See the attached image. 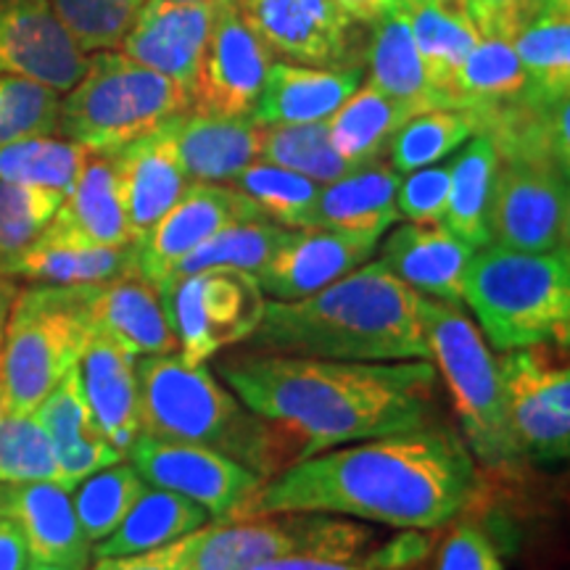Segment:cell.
<instances>
[{"instance_id": "cell-1", "label": "cell", "mask_w": 570, "mask_h": 570, "mask_svg": "<svg viewBox=\"0 0 570 570\" xmlns=\"http://www.w3.org/2000/svg\"><path fill=\"white\" fill-rule=\"evenodd\" d=\"M475 483L470 449L428 423L298 460L262 483L230 520L325 512L428 531L465 510Z\"/></svg>"}, {"instance_id": "cell-2", "label": "cell", "mask_w": 570, "mask_h": 570, "mask_svg": "<svg viewBox=\"0 0 570 570\" xmlns=\"http://www.w3.org/2000/svg\"><path fill=\"white\" fill-rule=\"evenodd\" d=\"M217 370L246 410L281 428L294 462L431 423V360L346 362L248 352L225 356Z\"/></svg>"}, {"instance_id": "cell-3", "label": "cell", "mask_w": 570, "mask_h": 570, "mask_svg": "<svg viewBox=\"0 0 570 570\" xmlns=\"http://www.w3.org/2000/svg\"><path fill=\"white\" fill-rule=\"evenodd\" d=\"M248 352L346 362L431 360L423 296L377 262H365L317 294L265 304Z\"/></svg>"}, {"instance_id": "cell-4", "label": "cell", "mask_w": 570, "mask_h": 570, "mask_svg": "<svg viewBox=\"0 0 570 570\" xmlns=\"http://www.w3.org/2000/svg\"><path fill=\"white\" fill-rule=\"evenodd\" d=\"M135 377L140 433L214 449L262 481L291 465L281 431L219 386L206 365L190 367L177 354H148L135 360Z\"/></svg>"}, {"instance_id": "cell-5", "label": "cell", "mask_w": 570, "mask_h": 570, "mask_svg": "<svg viewBox=\"0 0 570 570\" xmlns=\"http://www.w3.org/2000/svg\"><path fill=\"white\" fill-rule=\"evenodd\" d=\"M462 302L470 304L481 336L497 352L525 346H568L570 256L568 248L529 254L487 244L475 248Z\"/></svg>"}, {"instance_id": "cell-6", "label": "cell", "mask_w": 570, "mask_h": 570, "mask_svg": "<svg viewBox=\"0 0 570 570\" xmlns=\"http://www.w3.org/2000/svg\"><path fill=\"white\" fill-rule=\"evenodd\" d=\"M92 285H32L13 298L0 333L3 415H32L80 365L92 338Z\"/></svg>"}, {"instance_id": "cell-7", "label": "cell", "mask_w": 570, "mask_h": 570, "mask_svg": "<svg viewBox=\"0 0 570 570\" xmlns=\"http://www.w3.org/2000/svg\"><path fill=\"white\" fill-rule=\"evenodd\" d=\"M190 111V92L117 48L96 51L67 98L59 132L88 154H114Z\"/></svg>"}, {"instance_id": "cell-8", "label": "cell", "mask_w": 570, "mask_h": 570, "mask_svg": "<svg viewBox=\"0 0 570 570\" xmlns=\"http://www.w3.org/2000/svg\"><path fill=\"white\" fill-rule=\"evenodd\" d=\"M423 325L428 354L452 391L470 454L491 468H512L520 454L510 436L499 367L487 338L462 304L439 298L423 296Z\"/></svg>"}, {"instance_id": "cell-9", "label": "cell", "mask_w": 570, "mask_h": 570, "mask_svg": "<svg viewBox=\"0 0 570 570\" xmlns=\"http://www.w3.org/2000/svg\"><path fill=\"white\" fill-rule=\"evenodd\" d=\"M177 356L185 365H206L219 348L246 344L265 315V291L252 273L204 269L156 283Z\"/></svg>"}, {"instance_id": "cell-10", "label": "cell", "mask_w": 570, "mask_h": 570, "mask_svg": "<svg viewBox=\"0 0 570 570\" xmlns=\"http://www.w3.org/2000/svg\"><path fill=\"white\" fill-rule=\"evenodd\" d=\"M504 415L520 460L560 462L570 452V370L547 352L525 346L497 362Z\"/></svg>"}, {"instance_id": "cell-11", "label": "cell", "mask_w": 570, "mask_h": 570, "mask_svg": "<svg viewBox=\"0 0 570 570\" xmlns=\"http://www.w3.org/2000/svg\"><path fill=\"white\" fill-rule=\"evenodd\" d=\"M568 173L554 164L499 159L489 198L491 244L547 254L568 248Z\"/></svg>"}, {"instance_id": "cell-12", "label": "cell", "mask_w": 570, "mask_h": 570, "mask_svg": "<svg viewBox=\"0 0 570 570\" xmlns=\"http://www.w3.org/2000/svg\"><path fill=\"white\" fill-rule=\"evenodd\" d=\"M130 465L148 487L183 494L202 504L214 523H225L262 487L259 475L214 449L140 433L127 449Z\"/></svg>"}, {"instance_id": "cell-13", "label": "cell", "mask_w": 570, "mask_h": 570, "mask_svg": "<svg viewBox=\"0 0 570 570\" xmlns=\"http://www.w3.org/2000/svg\"><path fill=\"white\" fill-rule=\"evenodd\" d=\"M269 63L273 51L246 24L235 0L219 6L190 90V111L209 117H252Z\"/></svg>"}, {"instance_id": "cell-14", "label": "cell", "mask_w": 570, "mask_h": 570, "mask_svg": "<svg viewBox=\"0 0 570 570\" xmlns=\"http://www.w3.org/2000/svg\"><path fill=\"white\" fill-rule=\"evenodd\" d=\"M267 219L252 198L227 183H190L173 209L135 246V269L154 285L209 235L235 223Z\"/></svg>"}, {"instance_id": "cell-15", "label": "cell", "mask_w": 570, "mask_h": 570, "mask_svg": "<svg viewBox=\"0 0 570 570\" xmlns=\"http://www.w3.org/2000/svg\"><path fill=\"white\" fill-rule=\"evenodd\" d=\"M88 59L51 0H0V75L30 77L67 92L85 75Z\"/></svg>"}, {"instance_id": "cell-16", "label": "cell", "mask_w": 570, "mask_h": 570, "mask_svg": "<svg viewBox=\"0 0 570 570\" xmlns=\"http://www.w3.org/2000/svg\"><path fill=\"white\" fill-rule=\"evenodd\" d=\"M217 9L190 0H146L119 42V51L190 92Z\"/></svg>"}, {"instance_id": "cell-17", "label": "cell", "mask_w": 570, "mask_h": 570, "mask_svg": "<svg viewBox=\"0 0 570 570\" xmlns=\"http://www.w3.org/2000/svg\"><path fill=\"white\" fill-rule=\"evenodd\" d=\"M269 51L315 67H346L348 21L336 0H235Z\"/></svg>"}, {"instance_id": "cell-18", "label": "cell", "mask_w": 570, "mask_h": 570, "mask_svg": "<svg viewBox=\"0 0 570 570\" xmlns=\"http://www.w3.org/2000/svg\"><path fill=\"white\" fill-rule=\"evenodd\" d=\"M375 248L377 240L373 238H356L323 227H302L288 233V238L254 277L269 298L296 302L365 265Z\"/></svg>"}, {"instance_id": "cell-19", "label": "cell", "mask_w": 570, "mask_h": 570, "mask_svg": "<svg viewBox=\"0 0 570 570\" xmlns=\"http://www.w3.org/2000/svg\"><path fill=\"white\" fill-rule=\"evenodd\" d=\"M173 127L175 122L164 125L146 138L109 154L122 188L127 225L135 244L180 202L190 185L177 154Z\"/></svg>"}, {"instance_id": "cell-20", "label": "cell", "mask_w": 570, "mask_h": 570, "mask_svg": "<svg viewBox=\"0 0 570 570\" xmlns=\"http://www.w3.org/2000/svg\"><path fill=\"white\" fill-rule=\"evenodd\" d=\"M473 254V246L449 233L441 223H407L383 240L375 262L420 296L462 304L465 273Z\"/></svg>"}, {"instance_id": "cell-21", "label": "cell", "mask_w": 570, "mask_h": 570, "mask_svg": "<svg viewBox=\"0 0 570 570\" xmlns=\"http://www.w3.org/2000/svg\"><path fill=\"white\" fill-rule=\"evenodd\" d=\"M0 515L19 525L35 562L88 568L90 541L80 529L71 491L61 483H0Z\"/></svg>"}, {"instance_id": "cell-22", "label": "cell", "mask_w": 570, "mask_h": 570, "mask_svg": "<svg viewBox=\"0 0 570 570\" xmlns=\"http://www.w3.org/2000/svg\"><path fill=\"white\" fill-rule=\"evenodd\" d=\"M92 336L109 338L127 354H175L177 341L164 312L159 288L135 265L109 283H96L90 294Z\"/></svg>"}, {"instance_id": "cell-23", "label": "cell", "mask_w": 570, "mask_h": 570, "mask_svg": "<svg viewBox=\"0 0 570 570\" xmlns=\"http://www.w3.org/2000/svg\"><path fill=\"white\" fill-rule=\"evenodd\" d=\"M362 67H302L273 61L252 119L259 127L325 122L362 85Z\"/></svg>"}, {"instance_id": "cell-24", "label": "cell", "mask_w": 570, "mask_h": 570, "mask_svg": "<svg viewBox=\"0 0 570 570\" xmlns=\"http://www.w3.org/2000/svg\"><path fill=\"white\" fill-rule=\"evenodd\" d=\"M399 180L402 175L391 167V161L375 159L338 180L320 185L309 227L381 240L383 233L402 219L396 209Z\"/></svg>"}, {"instance_id": "cell-25", "label": "cell", "mask_w": 570, "mask_h": 570, "mask_svg": "<svg viewBox=\"0 0 570 570\" xmlns=\"http://www.w3.org/2000/svg\"><path fill=\"white\" fill-rule=\"evenodd\" d=\"M80 386L98 433L127 458V449L140 436V399L135 377V356L92 336L80 365Z\"/></svg>"}, {"instance_id": "cell-26", "label": "cell", "mask_w": 570, "mask_h": 570, "mask_svg": "<svg viewBox=\"0 0 570 570\" xmlns=\"http://www.w3.org/2000/svg\"><path fill=\"white\" fill-rule=\"evenodd\" d=\"M35 415L53 441L59 483L69 491L96 470L125 460V454L114 449L92 423L77 367H71L59 381V386L42 399Z\"/></svg>"}, {"instance_id": "cell-27", "label": "cell", "mask_w": 570, "mask_h": 570, "mask_svg": "<svg viewBox=\"0 0 570 570\" xmlns=\"http://www.w3.org/2000/svg\"><path fill=\"white\" fill-rule=\"evenodd\" d=\"M46 230L85 246L122 248L135 244L109 154H88L75 188L63 196Z\"/></svg>"}, {"instance_id": "cell-28", "label": "cell", "mask_w": 570, "mask_h": 570, "mask_svg": "<svg viewBox=\"0 0 570 570\" xmlns=\"http://www.w3.org/2000/svg\"><path fill=\"white\" fill-rule=\"evenodd\" d=\"M175 146L190 183H230L259 161L262 127L252 117L183 114L175 119Z\"/></svg>"}, {"instance_id": "cell-29", "label": "cell", "mask_w": 570, "mask_h": 570, "mask_svg": "<svg viewBox=\"0 0 570 570\" xmlns=\"http://www.w3.org/2000/svg\"><path fill=\"white\" fill-rule=\"evenodd\" d=\"M302 533L291 512L227 520L196 531L188 570H254L262 562L302 554Z\"/></svg>"}, {"instance_id": "cell-30", "label": "cell", "mask_w": 570, "mask_h": 570, "mask_svg": "<svg viewBox=\"0 0 570 570\" xmlns=\"http://www.w3.org/2000/svg\"><path fill=\"white\" fill-rule=\"evenodd\" d=\"M370 27H373L367 46L370 85L417 114L444 109L420 61L404 6L394 0V6Z\"/></svg>"}, {"instance_id": "cell-31", "label": "cell", "mask_w": 570, "mask_h": 570, "mask_svg": "<svg viewBox=\"0 0 570 570\" xmlns=\"http://www.w3.org/2000/svg\"><path fill=\"white\" fill-rule=\"evenodd\" d=\"M525 71V98L552 106L570 96V0H539L512 38Z\"/></svg>"}, {"instance_id": "cell-32", "label": "cell", "mask_w": 570, "mask_h": 570, "mask_svg": "<svg viewBox=\"0 0 570 570\" xmlns=\"http://www.w3.org/2000/svg\"><path fill=\"white\" fill-rule=\"evenodd\" d=\"M209 523V515L194 499L159 487H142L122 523L96 544V558H122L159 550Z\"/></svg>"}, {"instance_id": "cell-33", "label": "cell", "mask_w": 570, "mask_h": 570, "mask_svg": "<svg viewBox=\"0 0 570 570\" xmlns=\"http://www.w3.org/2000/svg\"><path fill=\"white\" fill-rule=\"evenodd\" d=\"M135 265V246H85L48 230L9 267V277L40 285L109 283Z\"/></svg>"}, {"instance_id": "cell-34", "label": "cell", "mask_w": 570, "mask_h": 570, "mask_svg": "<svg viewBox=\"0 0 570 570\" xmlns=\"http://www.w3.org/2000/svg\"><path fill=\"white\" fill-rule=\"evenodd\" d=\"M407 13L412 40L423 61L428 80L449 109V82L470 48L481 40L465 6L439 3V0H399Z\"/></svg>"}, {"instance_id": "cell-35", "label": "cell", "mask_w": 570, "mask_h": 570, "mask_svg": "<svg viewBox=\"0 0 570 570\" xmlns=\"http://www.w3.org/2000/svg\"><path fill=\"white\" fill-rule=\"evenodd\" d=\"M497 167V148L487 135H473L465 148L454 156V161H449L452 177H449V196L441 225L473 248L491 244L489 198Z\"/></svg>"}, {"instance_id": "cell-36", "label": "cell", "mask_w": 570, "mask_h": 570, "mask_svg": "<svg viewBox=\"0 0 570 570\" xmlns=\"http://www.w3.org/2000/svg\"><path fill=\"white\" fill-rule=\"evenodd\" d=\"M410 106L394 101L373 85H360L331 117L325 119L333 148L352 164L383 159L394 132L415 117Z\"/></svg>"}, {"instance_id": "cell-37", "label": "cell", "mask_w": 570, "mask_h": 570, "mask_svg": "<svg viewBox=\"0 0 570 570\" xmlns=\"http://www.w3.org/2000/svg\"><path fill=\"white\" fill-rule=\"evenodd\" d=\"M525 96V71L515 46L502 38H481L449 82V109H473Z\"/></svg>"}, {"instance_id": "cell-38", "label": "cell", "mask_w": 570, "mask_h": 570, "mask_svg": "<svg viewBox=\"0 0 570 570\" xmlns=\"http://www.w3.org/2000/svg\"><path fill=\"white\" fill-rule=\"evenodd\" d=\"M479 135V119L470 109H431L410 117L389 142L391 167L402 173L431 167Z\"/></svg>"}, {"instance_id": "cell-39", "label": "cell", "mask_w": 570, "mask_h": 570, "mask_svg": "<svg viewBox=\"0 0 570 570\" xmlns=\"http://www.w3.org/2000/svg\"><path fill=\"white\" fill-rule=\"evenodd\" d=\"M288 233L291 227L275 225L269 219L227 225L177 262L167 277L204 273V269H240V273L256 275L288 238Z\"/></svg>"}, {"instance_id": "cell-40", "label": "cell", "mask_w": 570, "mask_h": 570, "mask_svg": "<svg viewBox=\"0 0 570 570\" xmlns=\"http://www.w3.org/2000/svg\"><path fill=\"white\" fill-rule=\"evenodd\" d=\"M259 161L298 173L317 185H327L354 173L362 164H352L333 148L325 122L262 127Z\"/></svg>"}, {"instance_id": "cell-41", "label": "cell", "mask_w": 570, "mask_h": 570, "mask_svg": "<svg viewBox=\"0 0 570 570\" xmlns=\"http://www.w3.org/2000/svg\"><path fill=\"white\" fill-rule=\"evenodd\" d=\"M88 151L67 138H24L0 146V180L40 185L67 196L80 177Z\"/></svg>"}, {"instance_id": "cell-42", "label": "cell", "mask_w": 570, "mask_h": 570, "mask_svg": "<svg viewBox=\"0 0 570 570\" xmlns=\"http://www.w3.org/2000/svg\"><path fill=\"white\" fill-rule=\"evenodd\" d=\"M227 185L252 198L269 223L291 227V230L309 227L312 206L320 194L315 180L267 161L248 164L244 173L235 175Z\"/></svg>"}, {"instance_id": "cell-43", "label": "cell", "mask_w": 570, "mask_h": 570, "mask_svg": "<svg viewBox=\"0 0 570 570\" xmlns=\"http://www.w3.org/2000/svg\"><path fill=\"white\" fill-rule=\"evenodd\" d=\"M142 487H146V481L140 479L138 470L130 462H117V465L96 470L88 479L77 483L71 489V502H75L85 539L90 544H98V541L109 537L122 523V518L132 508Z\"/></svg>"}, {"instance_id": "cell-44", "label": "cell", "mask_w": 570, "mask_h": 570, "mask_svg": "<svg viewBox=\"0 0 570 570\" xmlns=\"http://www.w3.org/2000/svg\"><path fill=\"white\" fill-rule=\"evenodd\" d=\"M61 202L59 190L0 180V273H9L13 262L40 238Z\"/></svg>"}, {"instance_id": "cell-45", "label": "cell", "mask_w": 570, "mask_h": 570, "mask_svg": "<svg viewBox=\"0 0 570 570\" xmlns=\"http://www.w3.org/2000/svg\"><path fill=\"white\" fill-rule=\"evenodd\" d=\"M59 483L53 441L38 415H3L0 420V483Z\"/></svg>"}, {"instance_id": "cell-46", "label": "cell", "mask_w": 570, "mask_h": 570, "mask_svg": "<svg viewBox=\"0 0 570 570\" xmlns=\"http://www.w3.org/2000/svg\"><path fill=\"white\" fill-rule=\"evenodd\" d=\"M61 92L30 77L0 75V146L59 132Z\"/></svg>"}, {"instance_id": "cell-47", "label": "cell", "mask_w": 570, "mask_h": 570, "mask_svg": "<svg viewBox=\"0 0 570 570\" xmlns=\"http://www.w3.org/2000/svg\"><path fill=\"white\" fill-rule=\"evenodd\" d=\"M61 24L85 53L119 48L146 0H51Z\"/></svg>"}, {"instance_id": "cell-48", "label": "cell", "mask_w": 570, "mask_h": 570, "mask_svg": "<svg viewBox=\"0 0 570 570\" xmlns=\"http://www.w3.org/2000/svg\"><path fill=\"white\" fill-rule=\"evenodd\" d=\"M449 177H452L449 164H431V167L407 173L396 188L399 217L415 225L441 223L446 209Z\"/></svg>"}, {"instance_id": "cell-49", "label": "cell", "mask_w": 570, "mask_h": 570, "mask_svg": "<svg viewBox=\"0 0 570 570\" xmlns=\"http://www.w3.org/2000/svg\"><path fill=\"white\" fill-rule=\"evenodd\" d=\"M436 570H504L494 541L473 523H462L449 533L439 552Z\"/></svg>"}, {"instance_id": "cell-50", "label": "cell", "mask_w": 570, "mask_h": 570, "mask_svg": "<svg viewBox=\"0 0 570 570\" xmlns=\"http://www.w3.org/2000/svg\"><path fill=\"white\" fill-rule=\"evenodd\" d=\"M539 0H465V9L481 38L510 40L537 11Z\"/></svg>"}, {"instance_id": "cell-51", "label": "cell", "mask_w": 570, "mask_h": 570, "mask_svg": "<svg viewBox=\"0 0 570 570\" xmlns=\"http://www.w3.org/2000/svg\"><path fill=\"white\" fill-rule=\"evenodd\" d=\"M194 537L196 531L151 552L122 554V558H96L92 570H188V554L190 547H194Z\"/></svg>"}, {"instance_id": "cell-52", "label": "cell", "mask_w": 570, "mask_h": 570, "mask_svg": "<svg viewBox=\"0 0 570 570\" xmlns=\"http://www.w3.org/2000/svg\"><path fill=\"white\" fill-rule=\"evenodd\" d=\"M431 544H428L425 537L420 533H404L394 541H389L386 547H381L377 552H370L365 560L367 570H399L407 568L412 562L423 560Z\"/></svg>"}, {"instance_id": "cell-53", "label": "cell", "mask_w": 570, "mask_h": 570, "mask_svg": "<svg viewBox=\"0 0 570 570\" xmlns=\"http://www.w3.org/2000/svg\"><path fill=\"white\" fill-rule=\"evenodd\" d=\"M30 562L32 558L24 533L13 520L0 515V570H27Z\"/></svg>"}, {"instance_id": "cell-54", "label": "cell", "mask_w": 570, "mask_h": 570, "mask_svg": "<svg viewBox=\"0 0 570 570\" xmlns=\"http://www.w3.org/2000/svg\"><path fill=\"white\" fill-rule=\"evenodd\" d=\"M254 570H367L365 562L354 560H327V558H315V554H283V558L267 560Z\"/></svg>"}, {"instance_id": "cell-55", "label": "cell", "mask_w": 570, "mask_h": 570, "mask_svg": "<svg viewBox=\"0 0 570 570\" xmlns=\"http://www.w3.org/2000/svg\"><path fill=\"white\" fill-rule=\"evenodd\" d=\"M336 6L352 24H373L394 6V0H336Z\"/></svg>"}, {"instance_id": "cell-56", "label": "cell", "mask_w": 570, "mask_h": 570, "mask_svg": "<svg viewBox=\"0 0 570 570\" xmlns=\"http://www.w3.org/2000/svg\"><path fill=\"white\" fill-rule=\"evenodd\" d=\"M19 288L17 283H13V277H6L0 273V333H3V325H6V317H9L11 312V304L13 298H17Z\"/></svg>"}, {"instance_id": "cell-57", "label": "cell", "mask_w": 570, "mask_h": 570, "mask_svg": "<svg viewBox=\"0 0 570 570\" xmlns=\"http://www.w3.org/2000/svg\"><path fill=\"white\" fill-rule=\"evenodd\" d=\"M27 570H85V568H77V566H59V562H30V568Z\"/></svg>"}, {"instance_id": "cell-58", "label": "cell", "mask_w": 570, "mask_h": 570, "mask_svg": "<svg viewBox=\"0 0 570 570\" xmlns=\"http://www.w3.org/2000/svg\"><path fill=\"white\" fill-rule=\"evenodd\" d=\"M190 3H212V6H225V3H233V0H190Z\"/></svg>"}, {"instance_id": "cell-59", "label": "cell", "mask_w": 570, "mask_h": 570, "mask_svg": "<svg viewBox=\"0 0 570 570\" xmlns=\"http://www.w3.org/2000/svg\"><path fill=\"white\" fill-rule=\"evenodd\" d=\"M439 3H454V6H465V0H439Z\"/></svg>"}, {"instance_id": "cell-60", "label": "cell", "mask_w": 570, "mask_h": 570, "mask_svg": "<svg viewBox=\"0 0 570 570\" xmlns=\"http://www.w3.org/2000/svg\"><path fill=\"white\" fill-rule=\"evenodd\" d=\"M0 420H3V399H0Z\"/></svg>"}]
</instances>
